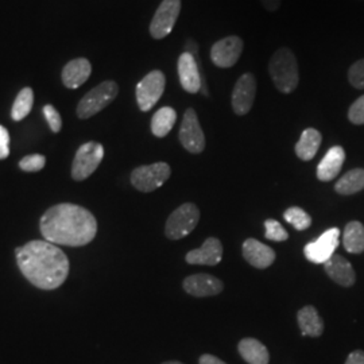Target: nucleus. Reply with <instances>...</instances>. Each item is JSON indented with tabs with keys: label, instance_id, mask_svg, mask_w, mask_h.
Masks as SVG:
<instances>
[{
	"label": "nucleus",
	"instance_id": "nucleus-1",
	"mask_svg": "<svg viewBox=\"0 0 364 364\" xmlns=\"http://www.w3.org/2000/svg\"><path fill=\"white\" fill-rule=\"evenodd\" d=\"M16 263L28 282L42 290L61 287L69 274L65 252L48 240H33L15 250Z\"/></svg>",
	"mask_w": 364,
	"mask_h": 364
},
{
	"label": "nucleus",
	"instance_id": "nucleus-2",
	"mask_svg": "<svg viewBox=\"0 0 364 364\" xmlns=\"http://www.w3.org/2000/svg\"><path fill=\"white\" fill-rule=\"evenodd\" d=\"M42 236L53 245L87 246L97 234V221L88 209L76 204H57L39 221Z\"/></svg>",
	"mask_w": 364,
	"mask_h": 364
},
{
	"label": "nucleus",
	"instance_id": "nucleus-3",
	"mask_svg": "<svg viewBox=\"0 0 364 364\" xmlns=\"http://www.w3.org/2000/svg\"><path fill=\"white\" fill-rule=\"evenodd\" d=\"M269 73L281 93H291L299 87V70L296 54L289 48H279L270 60Z\"/></svg>",
	"mask_w": 364,
	"mask_h": 364
},
{
	"label": "nucleus",
	"instance_id": "nucleus-4",
	"mask_svg": "<svg viewBox=\"0 0 364 364\" xmlns=\"http://www.w3.org/2000/svg\"><path fill=\"white\" fill-rule=\"evenodd\" d=\"M117 93L119 87L115 81H105L99 84L80 100L77 117L80 119H90L99 114L117 99Z\"/></svg>",
	"mask_w": 364,
	"mask_h": 364
},
{
	"label": "nucleus",
	"instance_id": "nucleus-5",
	"mask_svg": "<svg viewBox=\"0 0 364 364\" xmlns=\"http://www.w3.org/2000/svg\"><path fill=\"white\" fill-rule=\"evenodd\" d=\"M170 174L171 169L166 162H156L134 170L131 173V183L139 192L150 193L168 181Z\"/></svg>",
	"mask_w": 364,
	"mask_h": 364
},
{
	"label": "nucleus",
	"instance_id": "nucleus-6",
	"mask_svg": "<svg viewBox=\"0 0 364 364\" xmlns=\"http://www.w3.org/2000/svg\"><path fill=\"white\" fill-rule=\"evenodd\" d=\"M200 220V210L192 203L182 204L169 216L165 227L168 239L180 240L182 237L193 232Z\"/></svg>",
	"mask_w": 364,
	"mask_h": 364
},
{
	"label": "nucleus",
	"instance_id": "nucleus-7",
	"mask_svg": "<svg viewBox=\"0 0 364 364\" xmlns=\"http://www.w3.org/2000/svg\"><path fill=\"white\" fill-rule=\"evenodd\" d=\"M105 156V147L97 142L84 144L76 153L72 165V178L84 181L99 168Z\"/></svg>",
	"mask_w": 364,
	"mask_h": 364
},
{
	"label": "nucleus",
	"instance_id": "nucleus-8",
	"mask_svg": "<svg viewBox=\"0 0 364 364\" xmlns=\"http://www.w3.org/2000/svg\"><path fill=\"white\" fill-rule=\"evenodd\" d=\"M166 78L161 70H153L146 75L136 85V102L141 111L147 112L158 103L164 95Z\"/></svg>",
	"mask_w": 364,
	"mask_h": 364
},
{
	"label": "nucleus",
	"instance_id": "nucleus-9",
	"mask_svg": "<svg viewBox=\"0 0 364 364\" xmlns=\"http://www.w3.org/2000/svg\"><path fill=\"white\" fill-rule=\"evenodd\" d=\"M180 13L181 0H162L150 23L151 37L154 39H164L168 37L176 26Z\"/></svg>",
	"mask_w": 364,
	"mask_h": 364
},
{
	"label": "nucleus",
	"instance_id": "nucleus-10",
	"mask_svg": "<svg viewBox=\"0 0 364 364\" xmlns=\"http://www.w3.org/2000/svg\"><path fill=\"white\" fill-rule=\"evenodd\" d=\"M180 142L185 150L192 154H200L205 149V135L200 126L198 117L193 108H188L183 114L180 127Z\"/></svg>",
	"mask_w": 364,
	"mask_h": 364
},
{
	"label": "nucleus",
	"instance_id": "nucleus-11",
	"mask_svg": "<svg viewBox=\"0 0 364 364\" xmlns=\"http://www.w3.org/2000/svg\"><path fill=\"white\" fill-rule=\"evenodd\" d=\"M243 39L237 36H230L213 43L210 49V60L218 68H232L239 61L243 53Z\"/></svg>",
	"mask_w": 364,
	"mask_h": 364
},
{
	"label": "nucleus",
	"instance_id": "nucleus-12",
	"mask_svg": "<svg viewBox=\"0 0 364 364\" xmlns=\"http://www.w3.org/2000/svg\"><path fill=\"white\" fill-rule=\"evenodd\" d=\"M338 243H340V230L331 228L321 235L316 242L308 243L304 248V252L309 262L324 264L326 260L331 259L335 255Z\"/></svg>",
	"mask_w": 364,
	"mask_h": 364
},
{
	"label": "nucleus",
	"instance_id": "nucleus-13",
	"mask_svg": "<svg viewBox=\"0 0 364 364\" xmlns=\"http://www.w3.org/2000/svg\"><path fill=\"white\" fill-rule=\"evenodd\" d=\"M257 96V78L252 73H245L235 84L231 103L235 114L239 117L247 115Z\"/></svg>",
	"mask_w": 364,
	"mask_h": 364
},
{
	"label": "nucleus",
	"instance_id": "nucleus-14",
	"mask_svg": "<svg viewBox=\"0 0 364 364\" xmlns=\"http://www.w3.org/2000/svg\"><path fill=\"white\" fill-rule=\"evenodd\" d=\"M177 69H178V77H180L183 91L195 95L203 90L204 80L200 73L198 64L193 54L188 52L182 53L178 58Z\"/></svg>",
	"mask_w": 364,
	"mask_h": 364
},
{
	"label": "nucleus",
	"instance_id": "nucleus-15",
	"mask_svg": "<svg viewBox=\"0 0 364 364\" xmlns=\"http://www.w3.org/2000/svg\"><path fill=\"white\" fill-rule=\"evenodd\" d=\"M182 287L193 297H212L223 291V282L219 278L208 274H196L185 278Z\"/></svg>",
	"mask_w": 364,
	"mask_h": 364
},
{
	"label": "nucleus",
	"instance_id": "nucleus-16",
	"mask_svg": "<svg viewBox=\"0 0 364 364\" xmlns=\"http://www.w3.org/2000/svg\"><path fill=\"white\" fill-rule=\"evenodd\" d=\"M223 258V245L216 237H208L200 248L192 250L186 254V262L189 264L216 266Z\"/></svg>",
	"mask_w": 364,
	"mask_h": 364
},
{
	"label": "nucleus",
	"instance_id": "nucleus-17",
	"mask_svg": "<svg viewBox=\"0 0 364 364\" xmlns=\"http://www.w3.org/2000/svg\"><path fill=\"white\" fill-rule=\"evenodd\" d=\"M243 257L251 266L257 269H267L275 260V252L273 248L250 237L243 243Z\"/></svg>",
	"mask_w": 364,
	"mask_h": 364
},
{
	"label": "nucleus",
	"instance_id": "nucleus-18",
	"mask_svg": "<svg viewBox=\"0 0 364 364\" xmlns=\"http://www.w3.org/2000/svg\"><path fill=\"white\" fill-rule=\"evenodd\" d=\"M324 270L328 277L340 287H350L356 281V274L351 263L341 255H333L324 263Z\"/></svg>",
	"mask_w": 364,
	"mask_h": 364
},
{
	"label": "nucleus",
	"instance_id": "nucleus-19",
	"mask_svg": "<svg viewBox=\"0 0 364 364\" xmlns=\"http://www.w3.org/2000/svg\"><path fill=\"white\" fill-rule=\"evenodd\" d=\"M344 161H346L344 149L341 146L331 147L317 166V178L324 182L335 180L344 165Z\"/></svg>",
	"mask_w": 364,
	"mask_h": 364
},
{
	"label": "nucleus",
	"instance_id": "nucleus-20",
	"mask_svg": "<svg viewBox=\"0 0 364 364\" xmlns=\"http://www.w3.org/2000/svg\"><path fill=\"white\" fill-rule=\"evenodd\" d=\"M91 63L85 58H76L66 64L63 70L64 85L69 90H76L81 87L91 76Z\"/></svg>",
	"mask_w": 364,
	"mask_h": 364
},
{
	"label": "nucleus",
	"instance_id": "nucleus-21",
	"mask_svg": "<svg viewBox=\"0 0 364 364\" xmlns=\"http://www.w3.org/2000/svg\"><path fill=\"white\" fill-rule=\"evenodd\" d=\"M299 326L304 336L318 338L324 332V321L314 306H304L297 314Z\"/></svg>",
	"mask_w": 364,
	"mask_h": 364
},
{
	"label": "nucleus",
	"instance_id": "nucleus-22",
	"mask_svg": "<svg viewBox=\"0 0 364 364\" xmlns=\"http://www.w3.org/2000/svg\"><path fill=\"white\" fill-rule=\"evenodd\" d=\"M239 353L248 364H269L270 355L264 344L252 338H243L239 343Z\"/></svg>",
	"mask_w": 364,
	"mask_h": 364
},
{
	"label": "nucleus",
	"instance_id": "nucleus-23",
	"mask_svg": "<svg viewBox=\"0 0 364 364\" xmlns=\"http://www.w3.org/2000/svg\"><path fill=\"white\" fill-rule=\"evenodd\" d=\"M323 136L316 129H306L301 134L299 142L296 144V154L302 161H312L321 146Z\"/></svg>",
	"mask_w": 364,
	"mask_h": 364
},
{
	"label": "nucleus",
	"instance_id": "nucleus-24",
	"mask_svg": "<svg viewBox=\"0 0 364 364\" xmlns=\"http://www.w3.org/2000/svg\"><path fill=\"white\" fill-rule=\"evenodd\" d=\"M344 248L351 254H362L364 251V225L359 221H351L346 225L343 234Z\"/></svg>",
	"mask_w": 364,
	"mask_h": 364
},
{
	"label": "nucleus",
	"instance_id": "nucleus-25",
	"mask_svg": "<svg viewBox=\"0 0 364 364\" xmlns=\"http://www.w3.org/2000/svg\"><path fill=\"white\" fill-rule=\"evenodd\" d=\"M177 114L171 107H162L158 109L151 119V132L156 138H164L174 127Z\"/></svg>",
	"mask_w": 364,
	"mask_h": 364
},
{
	"label": "nucleus",
	"instance_id": "nucleus-26",
	"mask_svg": "<svg viewBox=\"0 0 364 364\" xmlns=\"http://www.w3.org/2000/svg\"><path fill=\"white\" fill-rule=\"evenodd\" d=\"M364 189V169L347 171L335 185L338 195L351 196Z\"/></svg>",
	"mask_w": 364,
	"mask_h": 364
},
{
	"label": "nucleus",
	"instance_id": "nucleus-27",
	"mask_svg": "<svg viewBox=\"0 0 364 364\" xmlns=\"http://www.w3.org/2000/svg\"><path fill=\"white\" fill-rule=\"evenodd\" d=\"M33 103H34V92L31 88H23L18 93L14 102L13 109H11V117L14 120L15 122L23 120L31 112Z\"/></svg>",
	"mask_w": 364,
	"mask_h": 364
},
{
	"label": "nucleus",
	"instance_id": "nucleus-28",
	"mask_svg": "<svg viewBox=\"0 0 364 364\" xmlns=\"http://www.w3.org/2000/svg\"><path fill=\"white\" fill-rule=\"evenodd\" d=\"M284 218L289 224H291L299 231H304V230L309 228L312 224V218L304 209L299 208V207H290L287 209L284 213Z\"/></svg>",
	"mask_w": 364,
	"mask_h": 364
},
{
	"label": "nucleus",
	"instance_id": "nucleus-29",
	"mask_svg": "<svg viewBox=\"0 0 364 364\" xmlns=\"http://www.w3.org/2000/svg\"><path fill=\"white\" fill-rule=\"evenodd\" d=\"M264 228H266V239L273 240V242H285L289 239V234L287 230L282 227L281 223H278L273 219L264 221Z\"/></svg>",
	"mask_w": 364,
	"mask_h": 364
},
{
	"label": "nucleus",
	"instance_id": "nucleus-30",
	"mask_svg": "<svg viewBox=\"0 0 364 364\" xmlns=\"http://www.w3.org/2000/svg\"><path fill=\"white\" fill-rule=\"evenodd\" d=\"M348 81L353 88L364 90V58L352 64L348 70Z\"/></svg>",
	"mask_w": 364,
	"mask_h": 364
},
{
	"label": "nucleus",
	"instance_id": "nucleus-31",
	"mask_svg": "<svg viewBox=\"0 0 364 364\" xmlns=\"http://www.w3.org/2000/svg\"><path fill=\"white\" fill-rule=\"evenodd\" d=\"M45 164H46L45 156H41V154H33V156H27L23 159H21L19 168L27 173H36V171L43 169Z\"/></svg>",
	"mask_w": 364,
	"mask_h": 364
},
{
	"label": "nucleus",
	"instance_id": "nucleus-32",
	"mask_svg": "<svg viewBox=\"0 0 364 364\" xmlns=\"http://www.w3.org/2000/svg\"><path fill=\"white\" fill-rule=\"evenodd\" d=\"M43 115L46 117L49 127L53 132H60L61 127H63V119L60 117L58 111L53 107V105H48L43 107Z\"/></svg>",
	"mask_w": 364,
	"mask_h": 364
},
{
	"label": "nucleus",
	"instance_id": "nucleus-33",
	"mask_svg": "<svg viewBox=\"0 0 364 364\" xmlns=\"http://www.w3.org/2000/svg\"><path fill=\"white\" fill-rule=\"evenodd\" d=\"M348 119L353 124H364V96L359 97L353 105L350 107Z\"/></svg>",
	"mask_w": 364,
	"mask_h": 364
},
{
	"label": "nucleus",
	"instance_id": "nucleus-34",
	"mask_svg": "<svg viewBox=\"0 0 364 364\" xmlns=\"http://www.w3.org/2000/svg\"><path fill=\"white\" fill-rule=\"evenodd\" d=\"M10 154V134L6 127L0 126V159H6Z\"/></svg>",
	"mask_w": 364,
	"mask_h": 364
},
{
	"label": "nucleus",
	"instance_id": "nucleus-35",
	"mask_svg": "<svg viewBox=\"0 0 364 364\" xmlns=\"http://www.w3.org/2000/svg\"><path fill=\"white\" fill-rule=\"evenodd\" d=\"M346 364H364V351H353L348 355Z\"/></svg>",
	"mask_w": 364,
	"mask_h": 364
},
{
	"label": "nucleus",
	"instance_id": "nucleus-36",
	"mask_svg": "<svg viewBox=\"0 0 364 364\" xmlns=\"http://www.w3.org/2000/svg\"><path fill=\"white\" fill-rule=\"evenodd\" d=\"M259 1L269 13H275L277 10H279L282 0H259Z\"/></svg>",
	"mask_w": 364,
	"mask_h": 364
},
{
	"label": "nucleus",
	"instance_id": "nucleus-37",
	"mask_svg": "<svg viewBox=\"0 0 364 364\" xmlns=\"http://www.w3.org/2000/svg\"><path fill=\"white\" fill-rule=\"evenodd\" d=\"M198 363L200 364H227L224 363L223 360H220L219 358H216V356H213V355H203L201 358H200V360H198Z\"/></svg>",
	"mask_w": 364,
	"mask_h": 364
},
{
	"label": "nucleus",
	"instance_id": "nucleus-38",
	"mask_svg": "<svg viewBox=\"0 0 364 364\" xmlns=\"http://www.w3.org/2000/svg\"><path fill=\"white\" fill-rule=\"evenodd\" d=\"M162 364H182V363H180V362H166V363H162Z\"/></svg>",
	"mask_w": 364,
	"mask_h": 364
}]
</instances>
